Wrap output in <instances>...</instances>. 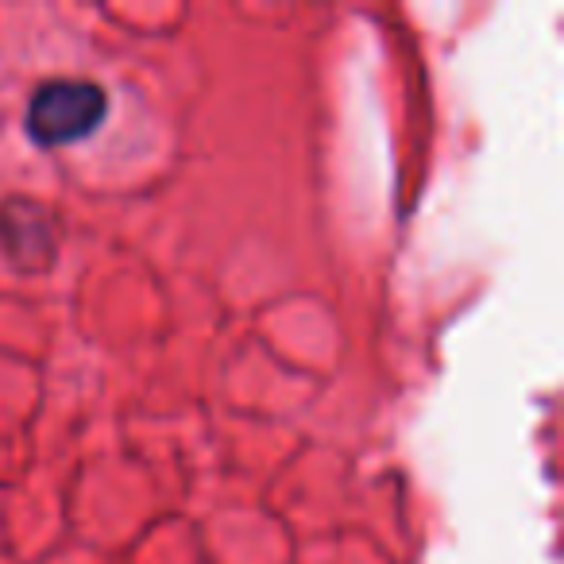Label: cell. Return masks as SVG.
I'll return each instance as SVG.
<instances>
[{
    "label": "cell",
    "instance_id": "obj_1",
    "mask_svg": "<svg viewBox=\"0 0 564 564\" xmlns=\"http://www.w3.org/2000/svg\"><path fill=\"white\" fill-rule=\"evenodd\" d=\"M105 112H109V97L101 86L82 78H55L43 82L28 101V135L43 148H63V143H78L101 128Z\"/></svg>",
    "mask_w": 564,
    "mask_h": 564
},
{
    "label": "cell",
    "instance_id": "obj_2",
    "mask_svg": "<svg viewBox=\"0 0 564 564\" xmlns=\"http://www.w3.org/2000/svg\"><path fill=\"white\" fill-rule=\"evenodd\" d=\"M0 248L17 271H43L55 259V220L32 197L0 202Z\"/></svg>",
    "mask_w": 564,
    "mask_h": 564
}]
</instances>
